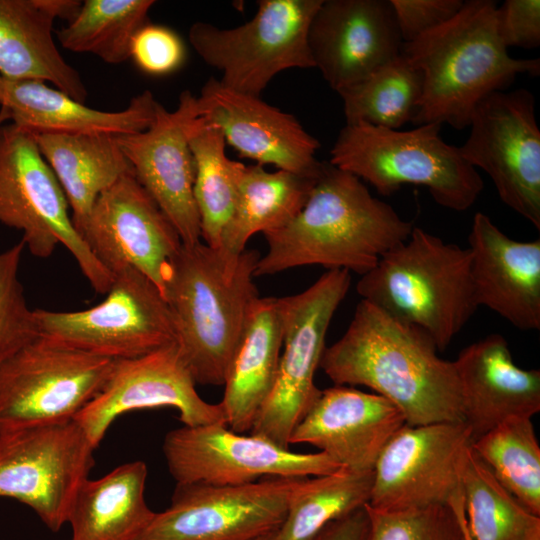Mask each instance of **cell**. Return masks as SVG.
Returning a JSON list of instances; mask_svg holds the SVG:
<instances>
[{"mask_svg":"<svg viewBox=\"0 0 540 540\" xmlns=\"http://www.w3.org/2000/svg\"><path fill=\"white\" fill-rule=\"evenodd\" d=\"M189 144L195 161L194 199L201 238L208 246L219 248L245 165L227 156L222 132L201 117L191 124Z\"/></svg>","mask_w":540,"mask_h":540,"instance_id":"obj_31","label":"cell"},{"mask_svg":"<svg viewBox=\"0 0 540 540\" xmlns=\"http://www.w3.org/2000/svg\"><path fill=\"white\" fill-rule=\"evenodd\" d=\"M317 178L280 169L271 172L259 164L245 165L219 248L238 255L252 235L289 223L304 207Z\"/></svg>","mask_w":540,"mask_h":540,"instance_id":"obj_30","label":"cell"},{"mask_svg":"<svg viewBox=\"0 0 540 540\" xmlns=\"http://www.w3.org/2000/svg\"><path fill=\"white\" fill-rule=\"evenodd\" d=\"M114 360L38 336L0 366V432L73 420Z\"/></svg>","mask_w":540,"mask_h":540,"instance_id":"obj_11","label":"cell"},{"mask_svg":"<svg viewBox=\"0 0 540 540\" xmlns=\"http://www.w3.org/2000/svg\"><path fill=\"white\" fill-rule=\"evenodd\" d=\"M35 139L65 193L75 228L104 191L133 173L116 135L46 133Z\"/></svg>","mask_w":540,"mask_h":540,"instance_id":"obj_29","label":"cell"},{"mask_svg":"<svg viewBox=\"0 0 540 540\" xmlns=\"http://www.w3.org/2000/svg\"><path fill=\"white\" fill-rule=\"evenodd\" d=\"M75 0H0V75L49 83L84 103L79 72L61 55L53 38L56 19L71 20Z\"/></svg>","mask_w":540,"mask_h":540,"instance_id":"obj_25","label":"cell"},{"mask_svg":"<svg viewBox=\"0 0 540 540\" xmlns=\"http://www.w3.org/2000/svg\"><path fill=\"white\" fill-rule=\"evenodd\" d=\"M162 450L176 484L243 485L265 477L322 476L342 468L325 453H296L225 424L173 429Z\"/></svg>","mask_w":540,"mask_h":540,"instance_id":"obj_16","label":"cell"},{"mask_svg":"<svg viewBox=\"0 0 540 540\" xmlns=\"http://www.w3.org/2000/svg\"><path fill=\"white\" fill-rule=\"evenodd\" d=\"M170 407L185 426L226 424L220 403L197 392L177 344L130 359L114 360L98 394L74 417L97 448L112 422L134 410Z\"/></svg>","mask_w":540,"mask_h":540,"instance_id":"obj_18","label":"cell"},{"mask_svg":"<svg viewBox=\"0 0 540 540\" xmlns=\"http://www.w3.org/2000/svg\"><path fill=\"white\" fill-rule=\"evenodd\" d=\"M437 351L423 330L361 299L343 336L325 348L320 368L335 385L365 386L386 398L405 424L461 422L454 363Z\"/></svg>","mask_w":540,"mask_h":540,"instance_id":"obj_1","label":"cell"},{"mask_svg":"<svg viewBox=\"0 0 540 540\" xmlns=\"http://www.w3.org/2000/svg\"><path fill=\"white\" fill-rule=\"evenodd\" d=\"M467 247L476 300L521 330L540 329V239L518 241L482 212Z\"/></svg>","mask_w":540,"mask_h":540,"instance_id":"obj_23","label":"cell"},{"mask_svg":"<svg viewBox=\"0 0 540 540\" xmlns=\"http://www.w3.org/2000/svg\"><path fill=\"white\" fill-rule=\"evenodd\" d=\"M95 449L74 419L1 431L0 497L30 507L58 532L94 465Z\"/></svg>","mask_w":540,"mask_h":540,"instance_id":"obj_12","label":"cell"},{"mask_svg":"<svg viewBox=\"0 0 540 540\" xmlns=\"http://www.w3.org/2000/svg\"><path fill=\"white\" fill-rule=\"evenodd\" d=\"M356 291L395 319L423 330L440 351L479 307L469 249L420 227L362 275Z\"/></svg>","mask_w":540,"mask_h":540,"instance_id":"obj_5","label":"cell"},{"mask_svg":"<svg viewBox=\"0 0 540 540\" xmlns=\"http://www.w3.org/2000/svg\"><path fill=\"white\" fill-rule=\"evenodd\" d=\"M531 540H540V534H537V535L534 536Z\"/></svg>","mask_w":540,"mask_h":540,"instance_id":"obj_44","label":"cell"},{"mask_svg":"<svg viewBox=\"0 0 540 540\" xmlns=\"http://www.w3.org/2000/svg\"><path fill=\"white\" fill-rule=\"evenodd\" d=\"M496 26L503 46L535 48L540 44V1L506 0L496 9Z\"/></svg>","mask_w":540,"mask_h":540,"instance_id":"obj_41","label":"cell"},{"mask_svg":"<svg viewBox=\"0 0 540 540\" xmlns=\"http://www.w3.org/2000/svg\"><path fill=\"white\" fill-rule=\"evenodd\" d=\"M314 68L338 92L401 54L390 0H322L308 29Z\"/></svg>","mask_w":540,"mask_h":540,"instance_id":"obj_20","label":"cell"},{"mask_svg":"<svg viewBox=\"0 0 540 540\" xmlns=\"http://www.w3.org/2000/svg\"><path fill=\"white\" fill-rule=\"evenodd\" d=\"M370 518L366 505L341 516L309 540H369Z\"/></svg>","mask_w":540,"mask_h":540,"instance_id":"obj_42","label":"cell"},{"mask_svg":"<svg viewBox=\"0 0 540 540\" xmlns=\"http://www.w3.org/2000/svg\"><path fill=\"white\" fill-rule=\"evenodd\" d=\"M413 228L358 177L324 163L301 211L283 227L264 233L267 251L255 277L307 265L362 276L407 240Z\"/></svg>","mask_w":540,"mask_h":540,"instance_id":"obj_2","label":"cell"},{"mask_svg":"<svg viewBox=\"0 0 540 540\" xmlns=\"http://www.w3.org/2000/svg\"><path fill=\"white\" fill-rule=\"evenodd\" d=\"M405 424L386 398L335 385L319 396L290 436L291 444H309L342 468L372 472L389 439Z\"/></svg>","mask_w":540,"mask_h":540,"instance_id":"obj_22","label":"cell"},{"mask_svg":"<svg viewBox=\"0 0 540 540\" xmlns=\"http://www.w3.org/2000/svg\"><path fill=\"white\" fill-rule=\"evenodd\" d=\"M471 449L510 494L540 516V446L530 417L503 420L473 440Z\"/></svg>","mask_w":540,"mask_h":540,"instance_id":"obj_33","label":"cell"},{"mask_svg":"<svg viewBox=\"0 0 540 540\" xmlns=\"http://www.w3.org/2000/svg\"><path fill=\"white\" fill-rule=\"evenodd\" d=\"M76 230L112 276L132 267L164 295L182 241L133 173L104 191Z\"/></svg>","mask_w":540,"mask_h":540,"instance_id":"obj_17","label":"cell"},{"mask_svg":"<svg viewBox=\"0 0 540 540\" xmlns=\"http://www.w3.org/2000/svg\"><path fill=\"white\" fill-rule=\"evenodd\" d=\"M493 0L464 1L448 22L403 43L401 54L422 75V95L412 123L469 127L476 105L505 91L519 74L538 76L540 60L517 59L501 43Z\"/></svg>","mask_w":540,"mask_h":540,"instance_id":"obj_3","label":"cell"},{"mask_svg":"<svg viewBox=\"0 0 540 540\" xmlns=\"http://www.w3.org/2000/svg\"><path fill=\"white\" fill-rule=\"evenodd\" d=\"M199 117L197 97L186 90L174 111L157 102L150 126L116 136L134 177L178 232L182 244L201 241L200 218L194 199L195 161L189 130Z\"/></svg>","mask_w":540,"mask_h":540,"instance_id":"obj_19","label":"cell"},{"mask_svg":"<svg viewBox=\"0 0 540 540\" xmlns=\"http://www.w3.org/2000/svg\"><path fill=\"white\" fill-rule=\"evenodd\" d=\"M276 539V531L275 532H272V533H269L267 535H264V536H261L257 539H254V540H275Z\"/></svg>","mask_w":540,"mask_h":540,"instance_id":"obj_43","label":"cell"},{"mask_svg":"<svg viewBox=\"0 0 540 540\" xmlns=\"http://www.w3.org/2000/svg\"><path fill=\"white\" fill-rule=\"evenodd\" d=\"M350 285L349 271L327 270L304 291L277 298L282 350L273 387L249 433L289 448L294 428L320 394L314 375L331 320Z\"/></svg>","mask_w":540,"mask_h":540,"instance_id":"obj_8","label":"cell"},{"mask_svg":"<svg viewBox=\"0 0 540 540\" xmlns=\"http://www.w3.org/2000/svg\"><path fill=\"white\" fill-rule=\"evenodd\" d=\"M372 472L345 468L303 478L293 492L275 540H309L331 521L369 502Z\"/></svg>","mask_w":540,"mask_h":540,"instance_id":"obj_34","label":"cell"},{"mask_svg":"<svg viewBox=\"0 0 540 540\" xmlns=\"http://www.w3.org/2000/svg\"><path fill=\"white\" fill-rule=\"evenodd\" d=\"M282 344L277 298H257L228 365L219 402L231 430L250 432L273 387Z\"/></svg>","mask_w":540,"mask_h":540,"instance_id":"obj_27","label":"cell"},{"mask_svg":"<svg viewBox=\"0 0 540 540\" xmlns=\"http://www.w3.org/2000/svg\"><path fill=\"white\" fill-rule=\"evenodd\" d=\"M157 100L149 90L120 111L86 106L38 80H11L0 75V125L5 120L34 135L46 133L134 134L146 130Z\"/></svg>","mask_w":540,"mask_h":540,"instance_id":"obj_26","label":"cell"},{"mask_svg":"<svg viewBox=\"0 0 540 540\" xmlns=\"http://www.w3.org/2000/svg\"><path fill=\"white\" fill-rule=\"evenodd\" d=\"M147 475L145 462L138 460L85 479L68 515L71 540H135L155 514L144 496Z\"/></svg>","mask_w":540,"mask_h":540,"instance_id":"obj_28","label":"cell"},{"mask_svg":"<svg viewBox=\"0 0 540 540\" xmlns=\"http://www.w3.org/2000/svg\"><path fill=\"white\" fill-rule=\"evenodd\" d=\"M39 336L113 360L143 356L177 344L168 303L140 271L113 274L106 298L79 311L34 309Z\"/></svg>","mask_w":540,"mask_h":540,"instance_id":"obj_10","label":"cell"},{"mask_svg":"<svg viewBox=\"0 0 540 540\" xmlns=\"http://www.w3.org/2000/svg\"><path fill=\"white\" fill-rule=\"evenodd\" d=\"M403 43L448 22L463 0H390Z\"/></svg>","mask_w":540,"mask_h":540,"instance_id":"obj_40","label":"cell"},{"mask_svg":"<svg viewBox=\"0 0 540 540\" xmlns=\"http://www.w3.org/2000/svg\"><path fill=\"white\" fill-rule=\"evenodd\" d=\"M303 478L265 477L243 485L176 484L135 540H254L278 530Z\"/></svg>","mask_w":540,"mask_h":540,"instance_id":"obj_13","label":"cell"},{"mask_svg":"<svg viewBox=\"0 0 540 540\" xmlns=\"http://www.w3.org/2000/svg\"><path fill=\"white\" fill-rule=\"evenodd\" d=\"M197 105L199 117L218 127L240 156L308 177L321 174L324 162L316 158L320 143L294 115L215 78L205 82Z\"/></svg>","mask_w":540,"mask_h":540,"instance_id":"obj_21","label":"cell"},{"mask_svg":"<svg viewBox=\"0 0 540 540\" xmlns=\"http://www.w3.org/2000/svg\"><path fill=\"white\" fill-rule=\"evenodd\" d=\"M422 75L402 54L339 90L346 124L365 122L398 130L417 113Z\"/></svg>","mask_w":540,"mask_h":540,"instance_id":"obj_35","label":"cell"},{"mask_svg":"<svg viewBox=\"0 0 540 540\" xmlns=\"http://www.w3.org/2000/svg\"><path fill=\"white\" fill-rule=\"evenodd\" d=\"M25 244L0 251V366L39 336L34 309L28 306L19 269Z\"/></svg>","mask_w":540,"mask_h":540,"instance_id":"obj_38","label":"cell"},{"mask_svg":"<svg viewBox=\"0 0 540 540\" xmlns=\"http://www.w3.org/2000/svg\"><path fill=\"white\" fill-rule=\"evenodd\" d=\"M462 494L470 540H531L540 534V516L510 494L471 447L462 474Z\"/></svg>","mask_w":540,"mask_h":540,"instance_id":"obj_32","label":"cell"},{"mask_svg":"<svg viewBox=\"0 0 540 540\" xmlns=\"http://www.w3.org/2000/svg\"><path fill=\"white\" fill-rule=\"evenodd\" d=\"M69 208L35 135L12 123L0 125V223L21 231L35 257L47 258L63 245L93 290L106 294L113 276L76 230Z\"/></svg>","mask_w":540,"mask_h":540,"instance_id":"obj_7","label":"cell"},{"mask_svg":"<svg viewBox=\"0 0 540 540\" xmlns=\"http://www.w3.org/2000/svg\"><path fill=\"white\" fill-rule=\"evenodd\" d=\"M441 124L428 123L407 131L365 122L345 124L330 151V164L389 196L402 186L425 187L447 209H469L484 188L477 169L459 147L446 143Z\"/></svg>","mask_w":540,"mask_h":540,"instance_id":"obj_6","label":"cell"},{"mask_svg":"<svg viewBox=\"0 0 540 540\" xmlns=\"http://www.w3.org/2000/svg\"><path fill=\"white\" fill-rule=\"evenodd\" d=\"M153 0H85L57 32L60 45L76 53H90L106 63L130 59L136 32L145 24Z\"/></svg>","mask_w":540,"mask_h":540,"instance_id":"obj_36","label":"cell"},{"mask_svg":"<svg viewBox=\"0 0 540 540\" xmlns=\"http://www.w3.org/2000/svg\"><path fill=\"white\" fill-rule=\"evenodd\" d=\"M322 0H260L253 18L233 28L197 21L188 31L192 48L220 71V82L260 97L281 71L314 68L307 35Z\"/></svg>","mask_w":540,"mask_h":540,"instance_id":"obj_9","label":"cell"},{"mask_svg":"<svg viewBox=\"0 0 540 540\" xmlns=\"http://www.w3.org/2000/svg\"><path fill=\"white\" fill-rule=\"evenodd\" d=\"M369 540H469L463 494L450 505L385 512L370 508Z\"/></svg>","mask_w":540,"mask_h":540,"instance_id":"obj_37","label":"cell"},{"mask_svg":"<svg viewBox=\"0 0 540 540\" xmlns=\"http://www.w3.org/2000/svg\"><path fill=\"white\" fill-rule=\"evenodd\" d=\"M468 532V531H467ZM469 536V535H468ZM470 540V539H469Z\"/></svg>","mask_w":540,"mask_h":540,"instance_id":"obj_45","label":"cell"},{"mask_svg":"<svg viewBox=\"0 0 540 540\" xmlns=\"http://www.w3.org/2000/svg\"><path fill=\"white\" fill-rule=\"evenodd\" d=\"M463 158L491 178L501 201L540 229V130L524 88L495 91L475 107Z\"/></svg>","mask_w":540,"mask_h":540,"instance_id":"obj_14","label":"cell"},{"mask_svg":"<svg viewBox=\"0 0 540 540\" xmlns=\"http://www.w3.org/2000/svg\"><path fill=\"white\" fill-rule=\"evenodd\" d=\"M261 254L232 255L201 241L182 244L164 297L171 310L179 352L196 384L223 385L228 365L253 303Z\"/></svg>","mask_w":540,"mask_h":540,"instance_id":"obj_4","label":"cell"},{"mask_svg":"<svg viewBox=\"0 0 540 540\" xmlns=\"http://www.w3.org/2000/svg\"><path fill=\"white\" fill-rule=\"evenodd\" d=\"M453 363L472 441L509 417L532 418L540 411V371L515 364L502 335L492 333L471 343Z\"/></svg>","mask_w":540,"mask_h":540,"instance_id":"obj_24","label":"cell"},{"mask_svg":"<svg viewBox=\"0 0 540 540\" xmlns=\"http://www.w3.org/2000/svg\"><path fill=\"white\" fill-rule=\"evenodd\" d=\"M185 46L170 28L145 24L134 35L130 58L143 72L161 76L177 70L185 60Z\"/></svg>","mask_w":540,"mask_h":540,"instance_id":"obj_39","label":"cell"},{"mask_svg":"<svg viewBox=\"0 0 540 540\" xmlns=\"http://www.w3.org/2000/svg\"><path fill=\"white\" fill-rule=\"evenodd\" d=\"M471 443L464 421L404 424L377 459L367 505L385 512L450 505L462 494Z\"/></svg>","mask_w":540,"mask_h":540,"instance_id":"obj_15","label":"cell"}]
</instances>
